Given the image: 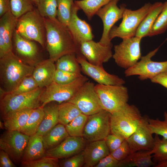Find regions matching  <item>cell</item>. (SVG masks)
<instances>
[{"mask_svg":"<svg viewBox=\"0 0 167 167\" xmlns=\"http://www.w3.org/2000/svg\"><path fill=\"white\" fill-rule=\"evenodd\" d=\"M57 0H39L36 8L44 18L57 19Z\"/></svg>","mask_w":167,"mask_h":167,"instance_id":"obj_37","label":"cell"},{"mask_svg":"<svg viewBox=\"0 0 167 167\" xmlns=\"http://www.w3.org/2000/svg\"><path fill=\"white\" fill-rule=\"evenodd\" d=\"M88 117L82 113L65 126L70 136L83 137Z\"/></svg>","mask_w":167,"mask_h":167,"instance_id":"obj_35","label":"cell"},{"mask_svg":"<svg viewBox=\"0 0 167 167\" xmlns=\"http://www.w3.org/2000/svg\"><path fill=\"white\" fill-rule=\"evenodd\" d=\"M44 114L43 107L32 109L25 125L19 131L29 136L36 134Z\"/></svg>","mask_w":167,"mask_h":167,"instance_id":"obj_30","label":"cell"},{"mask_svg":"<svg viewBox=\"0 0 167 167\" xmlns=\"http://www.w3.org/2000/svg\"><path fill=\"white\" fill-rule=\"evenodd\" d=\"M150 80L152 83L159 84L167 88V69Z\"/></svg>","mask_w":167,"mask_h":167,"instance_id":"obj_49","label":"cell"},{"mask_svg":"<svg viewBox=\"0 0 167 167\" xmlns=\"http://www.w3.org/2000/svg\"><path fill=\"white\" fill-rule=\"evenodd\" d=\"M79 10L74 2L67 26L75 41L79 46L83 42L92 40L94 36L90 25L78 16L77 12Z\"/></svg>","mask_w":167,"mask_h":167,"instance_id":"obj_21","label":"cell"},{"mask_svg":"<svg viewBox=\"0 0 167 167\" xmlns=\"http://www.w3.org/2000/svg\"><path fill=\"white\" fill-rule=\"evenodd\" d=\"M35 41L26 39L15 30L13 37V46L20 58L33 66L40 61L37 46Z\"/></svg>","mask_w":167,"mask_h":167,"instance_id":"obj_20","label":"cell"},{"mask_svg":"<svg viewBox=\"0 0 167 167\" xmlns=\"http://www.w3.org/2000/svg\"><path fill=\"white\" fill-rule=\"evenodd\" d=\"M155 167H167V161L158 163Z\"/></svg>","mask_w":167,"mask_h":167,"instance_id":"obj_51","label":"cell"},{"mask_svg":"<svg viewBox=\"0 0 167 167\" xmlns=\"http://www.w3.org/2000/svg\"><path fill=\"white\" fill-rule=\"evenodd\" d=\"M57 19L67 27L71 17L74 0H57Z\"/></svg>","mask_w":167,"mask_h":167,"instance_id":"obj_36","label":"cell"},{"mask_svg":"<svg viewBox=\"0 0 167 167\" xmlns=\"http://www.w3.org/2000/svg\"><path fill=\"white\" fill-rule=\"evenodd\" d=\"M24 167H58V159L45 156L38 159L28 162H22Z\"/></svg>","mask_w":167,"mask_h":167,"instance_id":"obj_42","label":"cell"},{"mask_svg":"<svg viewBox=\"0 0 167 167\" xmlns=\"http://www.w3.org/2000/svg\"><path fill=\"white\" fill-rule=\"evenodd\" d=\"M69 136L65 126L58 123L42 136L46 151L56 146Z\"/></svg>","mask_w":167,"mask_h":167,"instance_id":"obj_29","label":"cell"},{"mask_svg":"<svg viewBox=\"0 0 167 167\" xmlns=\"http://www.w3.org/2000/svg\"><path fill=\"white\" fill-rule=\"evenodd\" d=\"M132 153L126 140H125L117 149L110 153L116 160L120 161L125 159Z\"/></svg>","mask_w":167,"mask_h":167,"instance_id":"obj_45","label":"cell"},{"mask_svg":"<svg viewBox=\"0 0 167 167\" xmlns=\"http://www.w3.org/2000/svg\"><path fill=\"white\" fill-rule=\"evenodd\" d=\"M151 3H145L140 8L135 10L126 8L122 20L118 26H114L109 33L111 41L116 37L122 39L135 36L138 28L149 11Z\"/></svg>","mask_w":167,"mask_h":167,"instance_id":"obj_5","label":"cell"},{"mask_svg":"<svg viewBox=\"0 0 167 167\" xmlns=\"http://www.w3.org/2000/svg\"><path fill=\"white\" fill-rule=\"evenodd\" d=\"M34 6L37 7L38 4L39 0H31Z\"/></svg>","mask_w":167,"mask_h":167,"instance_id":"obj_52","label":"cell"},{"mask_svg":"<svg viewBox=\"0 0 167 167\" xmlns=\"http://www.w3.org/2000/svg\"><path fill=\"white\" fill-rule=\"evenodd\" d=\"M11 0H0V17L10 11Z\"/></svg>","mask_w":167,"mask_h":167,"instance_id":"obj_50","label":"cell"},{"mask_svg":"<svg viewBox=\"0 0 167 167\" xmlns=\"http://www.w3.org/2000/svg\"><path fill=\"white\" fill-rule=\"evenodd\" d=\"M82 75L81 73H71L56 69L53 82L59 84H67Z\"/></svg>","mask_w":167,"mask_h":167,"instance_id":"obj_43","label":"cell"},{"mask_svg":"<svg viewBox=\"0 0 167 167\" xmlns=\"http://www.w3.org/2000/svg\"></svg>","mask_w":167,"mask_h":167,"instance_id":"obj_54","label":"cell"},{"mask_svg":"<svg viewBox=\"0 0 167 167\" xmlns=\"http://www.w3.org/2000/svg\"><path fill=\"white\" fill-rule=\"evenodd\" d=\"M45 152L42 136L36 134L29 136L22 162L30 161L40 158L45 156Z\"/></svg>","mask_w":167,"mask_h":167,"instance_id":"obj_24","label":"cell"},{"mask_svg":"<svg viewBox=\"0 0 167 167\" xmlns=\"http://www.w3.org/2000/svg\"><path fill=\"white\" fill-rule=\"evenodd\" d=\"M86 141L83 137L69 135L56 146L46 150L45 156L58 159L67 158L83 151Z\"/></svg>","mask_w":167,"mask_h":167,"instance_id":"obj_19","label":"cell"},{"mask_svg":"<svg viewBox=\"0 0 167 167\" xmlns=\"http://www.w3.org/2000/svg\"><path fill=\"white\" fill-rule=\"evenodd\" d=\"M84 164L82 152L65 159L59 164L62 167H81Z\"/></svg>","mask_w":167,"mask_h":167,"instance_id":"obj_44","label":"cell"},{"mask_svg":"<svg viewBox=\"0 0 167 167\" xmlns=\"http://www.w3.org/2000/svg\"><path fill=\"white\" fill-rule=\"evenodd\" d=\"M84 159V167H94L110 152L105 140L90 142L82 152Z\"/></svg>","mask_w":167,"mask_h":167,"instance_id":"obj_22","label":"cell"},{"mask_svg":"<svg viewBox=\"0 0 167 167\" xmlns=\"http://www.w3.org/2000/svg\"><path fill=\"white\" fill-rule=\"evenodd\" d=\"M15 31L24 38L38 43L44 48L46 42L45 19L37 8L18 19Z\"/></svg>","mask_w":167,"mask_h":167,"instance_id":"obj_4","label":"cell"},{"mask_svg":"<svg viewBox=\"0 0 167 167\" xmlns=\"http://www.w3.org/2000/svg\"><path fill=\"white\" fill-rule=\"evenodd\" d=\"M29 136L18 131H6L0 138V148L15 161L22 159Z\"/></svg>","mask_w":167,"mask_h":167,"instance_id":"obj_14","label":"cell"},{"mask_svg":"<svg viewBox=\"0 0 167 167\" xmlns=\"http://www.w3.org/2000/svg\"><path fill=\"white\" fill-rule=\"evenodd\" d=\"M32 109H26L10 112L3 116L6 131H20L25 125Z\"/></svg>","mask_w":167,"mask_h":167,"instance_id":"obj_25","label":"cell"},{"mask_svg":"<svg viewBox=\"0 0 167 167\" xmlns=\"http://www.w3.org/2000/svg\"><path fill=\"white\" fill-rule=\"evenodd\" d=\"M67 101L75 105L82 113L88 116L103 109L94 84L88 81Z\"/></svg>","mask_w":167,"mask_h":167,"instance_id":"obj_11","label":"cell"},{"mask_svg":"<svg viewBox=\"0 0 167 167\" xmlns=\"http://www.w3.org/2000/svg\"><path fill=\"white\" fill-rule=\"evenodd\" d=\"M56 62L57 69L71 73H81V67L75 54L63 56Z\"/></svg>","mask_w":167,"mask_h":167,"instance_id":"obj_33","label":"cell"},{"mask_svg":"<svg viewBox=\"0 0 167 167\" xmlns=\"http://www.w3.org/2000/svg\"><path fill=\"white\" fill-rule=\"evenodd\" d=\"M16 165L10 159L9 155L4 151L1 150L0 151V167H15Z\"/></svg>","mask_w":167,"mask_h":167,"instance_id":"obj_48","label":"cell"},{"mask_svg":"<svg viewBox=\"0 0 167 167\" xmlns=\"http://www.w3.org/2000/svg\"><path fill=\"white\" fill-rule=\"evenodd\" d=\"M43 88L15 95L4 94L0 97V110L2 116L13 111L33 109L41 105L40 97Z\"/></svg>","mask_w":167,"mask_h":167,"instance_id":"obj_8","label":"cell"},{"mask_svg":"<svg viewBox=\"0 0 167 167\" xmlns=\"http://www.w3.org/2000/svg\"><path fill=\"white\" fill-rule=\"evenodd\" d=\"M38 86L32 75L25 77L13 90L7 92H4V94L15 95L28 92L38 88Z\"/></svg>","mask_w":167,"mask_h":167,"instance_id":"obj_40","label":"cell"},{"mask_svg":"<svg viewBox=\"0 0 167 167\" xmlns=\"http://www.w3.org/2000/svg\"><path fill=\"white\" fill-rule=\"evenodd\" d=\"M112 0H81L74 1L75 4L82 10L91 20L96 12Z\"/></svg>","mask_w":167,"mask_h":167,"instance_id":"obj_32","label":"cell"},{"mask_svg":"<svg viewBox=\"0 0 167 167\" xmlns=\"http://www.w3.org/2000/svg\"><path fill=\"white\" fill-rule=\"evenodd\" d=\"M34 6L31 0H11L10 11L15 17L18 19L35 9Z\"/></svg>","mask_w":167,"mask_h":167,"instance_id":"obj_39","label":"cell"},{"mask_svg":"<svg viewBox=\"0 0 167 167\" xmlns=\"http://www.w3.org/2000/svg\"><path fill=\"white\" fill-rule=\"evenodd\" d=\"M88 80L82 75L67 84H59L53 82L43 89L40 97L41 107L51 102L55 101L60 104L68 101Z\"/></svg>","mask_w":167,"mask_h":167,"instance_id":"obj_7","label":"cell"},{"mask_svg":"<svg viewBox=\"0 0 167 167\" xmlns=\"http://www.w3.org/2000/svg\"><path fill=\"white\" fill-rule=\"evenodd\" d=\"M148 118L143 116L136 130L126 139L132 153L140 150H151L153 148L154 138L149 127Z\"/></svg>","mask_w":167,"mask_h":167,"instance_id":"obj_17","label":"cell"},{"mask_svg":"<svg viewBox=\"0 0 167 167\" xmlns=\"http://www.w3.org/2000/svg\"><path fill=\"white\" fill-rule=\"evenodd\" d=\"M142 118L136 106L127 103L119 110L111 114V133L126 140L136 130Z\"/></svg>","mask_w":167,"mask_h":167,"instance_id":"obj_3","label":"cell"},{"mask_svg":"<svg viewBox=\"0 0 167 167\" xmlns=\"http://www.w3.org/2000/svg\"><path fill=\"white\" fill-rule=\"evenodd\" d=\"M54 62L49 58L41 61L35 66L32 76L39 88H45L53 82L56 70Z\"/></svg>","mask_w":167,"mask_h":167,"instance_id":"obj_23","label":"cell"},{"mask_svg":"<svg viewBox=\"0 0 167 167\" xmlns=\"http://www.w3.org/2000/svg\"><path fill=\"white\" fill-rule=\"evenodd\" d=\"M76 56L81 70L98 84L121 85L125 84L124 79L117 75L108 73L103 66L91 64L81 54Z\"/></svg>","mask_w":167,"mask_h":167,"instance_id":"obj_15","label":"cell"},{"mask_svg":"<svg viewBox=\"0 0 167 167\" xmlns=\"http://www.w3.org/2000/svg\"><path fill=\"white\" fill-rule=\"evenodd\" d=\"M34 68L13 51L0 58V80L5 92L12 91L24 78L32 75Z\"/></svg>","mask_w":167,"mask_h":167,"instance_id":"obj_2","label":"cell"},{"mask_svg":"<svg viewBox=\"0 0 167 167\" xmlns=\"http://www.w3.org/2000/svg\"><path fill=\"white\" fill-rule=\"evenodd\" d=\"M18 19L10 11L0 19V58L13 51V37Z\"/></svg>","mask_w":167,"mask_h":167,"instance_id":"obj_18","label":"cell"},{"mask_svg":"<svg viewBox=\"0 0 167 167\" xmlns=\"http://www.w3.org/2000/svg\"><path fill=\"white\" fill-rule=\"evenodd\" d=\"M45 45L49 59L54 62L67 54H80L79 46L74 39L67 27L58 19L44 18Z\"/></svg>","mask_w":167,"mask_h":167,"instance_id":"obj_1","label":"cell"},{"mask_svg":"<svg viewBox=\"0 0 167 167\" xmlns=\"http://www.w3.org/2000/svg\"><path fill=\"white\" fill-rule=\"evenodd\" d=\"M113 45H104L93 40L81 43L79 45L80 54L88 62L94 65L103 66L112 57Z\"/></svg>","mask_w":167,"mask_h":167,"instance_id":"obj_16","label":"cell"},{"mask_svg":"<svg viewBox=\"0 0 167 167\" xmlns=\"http://www.w3.org/2000/svg\"><path fill=\"white\" fill-rule=\"evenodd\" d=\"M104 140L110 153L119 147L126 139L121 136L111 133Z\"/></svg>","mask_w":167,"mask_h":167,"instance_id":"obj_46","label":"cell"},{"mask_svg":"<svg viewBox=\"0 0 167 167\" xmlns=\"http://www.w3.org/2000/svg\"><path fill=\"white\" fill-rule=\"evenodd\" d=\"M142 38L135 36L122 39L114 46L112 57L119 66L127 69L135 64L141 58L140 43Z\"/></svg>","mask_w":167,"mask_h":167,"instance_id":"obj_9","label":"cell"},{"mask_svg":"<svg viewBox=\"0 0 167 167\" xmlns=\"http://www.w3.org/2000/svg\"><path fill=\"white\" fill-rule=\"evenodd\" d=\"M51 103L43 107L44 116L36 133L42 136L58 123V104Z\"/></svg>","mask_w":167,"mask_h":167,"instance_id":"obj_27","label":"cell"},{"mask_svg":"<svg viewBox=\"0 0 167 167\" xmlns=\"http://www.w3.org/2000/svg\"><path fill=\"white\" fill-rule=\"evenodd\" d=\"M152 154L151 150H140L132 153L119 161L118 167H154L156 164L152 160Z\"/></svg>","mask_w":167,"mask_h":167,"instance_id":"obj_26","label":"cell"},{"mask_svg":"<svg viewBox=\"0 0 167 167\" xmlns=\"http://www.w3.org/2000/svg\"><path fill=\"white\" fill-rule=\"evenodd\" d=\"M159 47L142 56L140 60L131 67L125 70L126 77L138 75L141 80L150 79L167 69V61L158 62L152 61V58L158 50Z\"/></svg>","mask_w":167,"mask_h":167,"instance_id":"obj_12","label":"cell"},{"mask_svg":"<svg viewBox=\"0 0 167 167\" xmlns=\"http://www.w3.org/2000/svg\"><path fill=\"white\" fill-rule=\"evenodd\" d=\"M153 148L151 150L153 154V161L157 163L167 161V139H161L159 135L155 134Z\"/></svg>","mask_w":167,"mask_h":167,"instance_id":"obj_34","label":"cell"},{"mask_svg":"<svg viewBox=\"0 0 167 167\" xmlns=\"http://www.w3.org/2000/svg\"><path fill=\"white\" fill-rule=\"evenodd\" d=\"M163 4L160 2L152 4L149 11L139 26L135 36L141 38L148 36L155 21L162 10Z\"/></svg>","mask_w":167,"mask_h":167,"instance_id":"obj_28","label":"cell"},{"mask_svg":"<svg viewBox=\"0 0 167 167\" xmlns=\"http://www.w3.org/2000/svg\"><path fill=\"white\" fill-rule=\"evenodd\" d=\"M111 113L104 109L88 116L83 137L89 142L104 140L111 133Z\"/></svg>","mask_w":167,"mask_h":167,"instance_id":"obj_10","label":"cell"},{"mask_svg":"<svg viewBox=\"0 0 167 167\" xmlns=\"http://www.w3.org/2000/svg\"><path fill=\"white\" fill-rule=\"evenodd\" d=\"M119 0H112L96 14L101 19L103 23V32L99 41L103 45H112L109 38L110 31L115 24L122 18L126 5L123 4L119 7L117 3Z\"/></svg>","mask_w":167,"mask_h":167,"instance_id":"obj_13","label":"cell"},{"mask_svg":"<svg viewBox=\"0 0 167 167\" xmlns=\"http://www.w3.org/2000/svg\"><path fill=\"white\" fill-rule=\"evenodd\" d=\"M95 89L103 109L112 114L127 103L129 96L127 88L123 85L97 84Z\"/></svg>","mask_w":167,"mask_h":167,"instance_id":"obj_6","label":"cell"},{"mask_svg":"<svg viewBox=\"0 0 167 167\" xmlns=\"http://www.w3.org/2000/svg\"><path fill=\"white\" fill-rule=\"evenodd\" d=\"M0 127L2 129H3L4 128L3 123H2L1 121L0 122Z\"/></svg>","mask_w":167,"mask_h":167,"instance_id":"obj_53","label":"cell"},{"mask_svg":"<svg viewBox=\"0 0 167 167\" xmlns=\"http://www.w3.org/2000/svg\"><path fill=\"white\" fill-rule=\"evenodd\" d=\"M164 119L163 121L158 118L156 119L148 118L149 127L152 133L161 135L167 139V112L164 113Z\"/></svg>","mask_w":167,"mask_h":167,"instance_id":"obj_41","label":"cell"},{"mask_svg":"<svg viewBox=\"0 0 167 167\" xmlns=\"http://www.w3.org/2000/svg\"><path fill=\"white\" fill-rule=\"evenodd\" d=\"M74 104L67 101L58 105V123L66 126L82 113Z\"/></svg>","mask_w":167,"mask_h":167,"instance_id":"obj_31","label":"cell"},{"mask_svg":"<svg viewBox=\"0 0 167 167\" xmlns=\"http://www.w3.org/2000/svg\"><path fill=\"white\" fill-rule=\"evenodd\" d=\"M167 30V1L163 4L162 10L156 18L148 36H152L164 33Z\"/></svg>","mask_w":167,"mask_h":167,"instance_id":"obj_38","label":"cell"},{"mask_svg":"<svg viewBox=\"0 0 167 167\" xmlns=\"http://www.w3.org/2000/svg\"><path fill=\"white\" fill-rule=\"evenodd\" d=\"M119 162L110 154L101 159L94 167H118Z\"/></svg>","mask_w":167,"mask_h":167,"instance_id":"obj_47","label":"cell"}]
</instances>
